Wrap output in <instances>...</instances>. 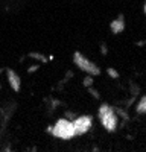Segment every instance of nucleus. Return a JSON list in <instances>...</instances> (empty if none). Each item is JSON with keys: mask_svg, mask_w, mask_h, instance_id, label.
I'll use <instances>...</instances> for the list:
<instances>
[{"mask_svg": "<svg viewBox=\"0 0 146 152\" xmlns=\"http://www.w3.org/2000/svg\"><path fill=\"white\" fill-rule=\"evenodd\" d=\"M99 117L102 120V125H104V128L108 131V132H113L116 131L117 128V117H116V114L113 113V108L104 104L101 108H99Z\"/></svg>", "mask_w": 146, "mask_h": 152, "instance_id": "obj_1", "label": "nucleus"}, {"mask_svg": "<svg viewBox=\"0 0 146 152\" xmlns=\"http://www.w3.org/2000/svg\"><path fill=\"white\" fill-rule=\"evenodd\" d=\"M73 59H75V64L81 69V70H84L87 75H91V76H97L101 73V69L97 67L96 64H93L91 61H88L87 58H84L79 52H75V55H73Z\"/></svg>", "mask_w": 146, "mask_h": 152, "instance_id": "obj_2", "label": "nucleus"}, {"mask_svg": "<svg viewBox=\"0 0 146 152\" xmlns=\"http://www.w3.org/2000/svg\"><path fill=\"white\" fill-rule=\"evenodd\" d=\"M55 135L58 138H72V137H75V129H73V123L66 120V119H61L56 126H55V129H53Z\"/></svg>", "mask_w": 146, "mask_h": 152, "instance_id": "obj_3", "label": "nucleus"}, {"mask_svg": "<svg viewBox=\"0 0 146 152\" xmlns=\"http://www.w3.org/2000/svg\"><path fill=\"white\" fill-rule=\"evenodd\" d=\"M72 123H73V129H75V135H81V134H85L91 128L93 120L90 116H81L76 120H73Z\"/></svg>", "mask_w": 146, "mask_h": 152, "instance_id": "obj_4", "label": "nucleus"}, {"mask_svg": "<svg viewBox=\"0 0 146 152\" xmlns=\"http://www.w3.org/2000/svg\"><path fill=\"white\" fill-rule=\"evenodd\" d=\"M110 29H111L113 34L123 32V31H125V18H123V15H119L114 21L110 23Z\"/></svg>", "mask_w": 146, "mask_h": 152, "instance_id": "obj_5", "label": "nucleus"}, {"mask_svg": "<svg viewBox=\"0 0 146 152\" xmlns=\"http://www.w3.org/2000/svg\"><path fill=\"white\" fill-rule=\"evenodd\" d=\"M9 82H11V87L14 88L15 91L20 88V81H18V78H17V75L12 73V72H9Z\"/></svg>", "mask_w": 146, "mask_h": 152, "instance_id": "obj_6", "label": "nucleus"}, {"mask_svg": "<svg viewBox=\"0 0 146 152\" xmlns=\"http://www.w3.org/2000/svg\"><path fill=\"white\" fill-rule=\"evenodd\" d=\"M137 111H139V113L146 114V96L140 100V104H139V107H137Z\"/></svg>", "mask_w": 146, "mask_h": 152, "instance_id": "obj_7", "label": "nucleus"}, {"mask_svg": "<svg viewBox=\"0 0 146 152\" xmlns=\"http://www.w3.org/2000/svg\"><path fill=\"white\" fill-rule=\"evenodd\" d=\"M91 84H93V76H88V78L84 79V85L85 87H91Z\"/></svg>", "mask_w": 146, "mask_h": 152, "instance_id": "obj_8", "label": "nucleus"}, {"mask_svg": "<svg viewBox=\"0 0 146 152\" xmlns=\"http://www.w3.org/2000/svg\"><path fill=\"white\" fill-rule=\"evenodd\" d=\"M107 73H108L110 76H111V78H117V76H119V73H117L114 69H108V70H107Z\"/></svg>", "mask_w": 146, "mask_h": 152, "instance_id": "obj_9", "label": "nucleus"}, {"mask_svg": "<svg viewBox=\"0 0 146 152\" xmlns=\"http://www.w3.org/2000/svg\"><path fill=\"white\" fill-rule=\"evenodd\" d=\"M88 90H90V91L93 93V96H94V97H99V94H97V93H96V91L93 90V88H88Z\"/></svg>", "mask_w": 146, "mask_h": 152, "instance_id": "obj_10", "label": "nucleus"}, {"mask_svg": "<svg viewBox=\"0 0 146 152\" xmlns=\"http://www.w3.org/2000/svg\"><path fill=\"white\" fill-rule=\"evenodd\" d=\"M143 11H145V14H146V2H145V6H143Z\"/></svg>", "mask_w": 146, "mask_h": 152, "instance_id": "obj_11", "label": "nucleus"}]
</instances>
